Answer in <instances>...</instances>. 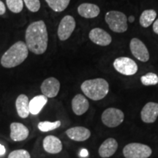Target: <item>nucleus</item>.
I'll return each mask as SVG.
<instances>
[{
  "instance_id": "obj_15",
  "label": "nucleus",
  "mask_w": 158,
  "mask_h": 158,
  "mask_svg": "<svg viewBox=\"0 0 158 158\" xmlns=\"http://www.w3.org/2000/svg\"><path fill=\"white\" fill-rule=\"evenodd\" d=\"M67 136L75 141H85L91 136L90 130L84 127H73L67 130Z\"/></svg>"
},
{
  "instance_id": "obj_29",
  "label": "nucleus",
  "mask_w": 158,
  "mask_h": 158,
  "mask_svg": "<svg viewBox=\"0 0 158 158\" xmlns=\"http://www.w3.org/2000/svg\"><path fill=\"white\" fill-rule=\"evenodd\" d=\"M152 29H153L154 32H155L156 35H158V19L154 21L153 25H152Z\"/></svg>"
},
{
  "instance_id": "obj_26",
  "label": "nucleus",
  "mask_w": 158,
  "mask_h": 158,
  "mask_svg": "<svg viewBox=\"0 0 158 158\" xmlns=\"http://www.w3.org/2000/svg\"><path fill=\"white\" fill-rule=\"evenodd\" d=\"M23 2L27 9L32 13H36L40 8V0H23Z\"/></svg>"
},
{
  "instance_id": "obj_7",
  "label": "nucleus",
  "mask_w": 158,
  "mask_h": 158,
  "mask_svg": "<svg viewBox=\"0 0 158 158\" xmlns=\"http://www.w3.org/2000/svg\"><path fill=\"white\" fill-rule=\"evenodd\" d=\"M124 114L121 110L115 108H108L102 112V123L108 127H116L124 121Z\"/></svg>"
},
{
  "instance_id": "obj_19",
  "label": "nucleus",
  "mask_w": 158,
  "mask_h": 158,
  "mask_svg": "<svg viewBox=\"0 0 158 158\" xmlns=\"http://www.w3.org/2000/svg\"><path fill=\"white\" fill-rule=\"evenodd\" d=\"M15 108L20 117L22 118L28 117L30 114L28 97L23 94H20L15 100Z\"/></svg>"
},
{
  "instance_id": "obj_18",
  "label": "nucleus",
  "mask_w": 158,
  "mask_h": 158,
  "mask_svg": "<svg viewBox=\"0 0 158 158\" xmlns=\"http://www.w3.org/2000/svg\"><path fill=\"white\" fill-rule=\"evenodd\" d=\"M78 13L85 19H94L100 14V9L94 4L83 3L78 7Z\"/></svg>"
},
{
  "instance_id": "obj_11",
  "label": "nucleus",
  "mask_w": 158,
  "mask_h": 158,
  "mask_svg": "<svg viewBox=\"0 0 158 158\" xmlns=\"http://www.w3.org/2000/svg\"><path fill=\"white\" fill-rule=\"evenodd\" d=\"M89 37L92 43L100 46H107L112 42V37L101 28H94L89 33Z\"/></svg>"
},
{
  "instance_id": "obj_8",
  "label": "nucleus",
  "mask_w": 158,
  "mask_h": 158,
  "mask_svg": "<svg viewBox=\"0 0 158 158\" xmlns=\"http://www.w3.org/2000/svg\"><path fill=\"white\" fill-rule=\"evenodd\" d=\"M76 27V20L72 15H67L62 18L59 23L57 35L60 40H67L73 34Z\"/></svg>"
},
{
  "instance_id": "obj_13",
  "label": "nucleus",
  "mask_w": 158,
  "mask_h": 158,
  "mask_svg": "<svg viewBox=\"0 0 158 158\" xmlns=\"http://www.w3.org/2000/svg\"><path fill=\"white\" fill-rule=\"evenodd\" d=\"M10 138L14 141H24L28 138L29 130L24 124L20 122H13L10 126Z\"/></svg>"
},
{
  "instance_id": "obj_3",
  "label": "nucleus",
  "mask_w": 158,
  "mask_h": 158,
  "mask_svg": "<svg viewBox=\"0 0 158 158\" xmlns=\"http://www.w3.org/2000/svg\"><path fill=\"white\" fill-rule=\"evenodd\" d=\"M83 93L92 100L103 99L109 92V84L103 78H94L86 80L81 86Z\"/></svg>"
},
{
  "instance_id": "obj_28",
  "label": "nucleus",
  "mask_w": 158,
  "mask_h": 158,
  "mask_svg": "<svg viewBox=\"0 0 158 158\" xmlns=\"http://www.w3.org/2000/svg\"><path fill=\"white\" fill-rule=\"evenodd\" d=\"M6 12V7H5V5L4 4L2 1L0 0V15H4Z\"/></svg>"
},
{
  "instance_id": "obj_2",
  "label": "nucleus",
  "mask_w": 158,
  "mask_h": 158,
  "mask_svg": "<svg viewBox=\"0 0 158 158\" xmlns=\"http://www.w3.org/2000/svg\"><path fill=\"white\" fill-rule=\"evenodd\" d=\"M29 49L23 41H18L4 53L1 59V64L5 68L19 66L27 58Z\"/></svg>"
},
{
  "instance_id": "obj_22",
  "label": "nucleus",
  "mask_w": 158,
  "mask_h": 158,
  "mask_svg": "<svg viewBox=\"0 0 158 158\" xmlns=\"http://www.w3.org/2000/svg\"><path fill=\"white\" fill-rule=\"evenodd\" d=\"M51 9L55 12L64 11L70 4V0H45Z\"/></svg>"
},
{
  "instance_id": "obj_25",
  "label": "nucleus",
  "mask_w": 158,
  "mask_h": 158,
  "mask_svg": "<svg viewBox=\"0 0 158 158\" xmlns=\"http://www.w3.org/2000/svg\"><path fill=\"white\" fill-rule=\"evenodd\" d=\"M9 10L14 13H19L23 8V0H6Z\"/></svg>"
},
{
  "instance_id": "obj_32",
  "label": "nucleus",
  "mask_w": 158,
  "mask_h": 158,
  "mask_svg": "<svg viewBox=\"0 0 158 158\" xmlns=\"http://www.w3.org/2000/svg\"><path fill=\"white\" fill-rule=\"evenodd\" d=\"M128 20H129V22L133 23V21H134V17L133 16V15H131V16L129 17V19H128Z\"/></svg>"
},
{
  "instance_id": "obj_12",
  "label": "nucleus",
  "mask_w": 158,
  "mask_h": 158,
  "mask_svg": "<svg viewBox=\"0 0 158 158\" xmlns=\"http://www.w3.org/2000/svg\"><path fill=\"white\" fill-rule=\"evenodd\" d=\"M142 121L145 123H153L158 117V103L148 102L143 106L141 111Z\"/></svg>"
},
{
  "instance_id": "obj_16",
  "label": "nucleus",
  "mask_w": 158,
  "mask_h": 158,
  "mask_svg": "<svg viewBox=\"0 0 158 158\" xmlns=\"http://www.w3.org/2000/svg\"><path fill=\"white\" fill-rule=\"evenodd\" d=\"M43 149L49 154H58L62 150V143L54 135H48L43 142Z\"/></svg>"
},
{
  "instance_id": "obj_10",
  "label": "nucleus",
  "mask_w": 158,
  "mask_h": 158,
  "mask_svg": "<svg viewBox=\"0 0 158 158\" xmlns=\"http://www.w3.org/2000/svg\"><path fill=\"white\" fill-rule=\"evenodd\" d=\"M40 89L43 95L48 98H54L59 94L60 82L54 77H50L43 81L40 86Z\"/></svg>"
},
{
  "instance_id": "obj_6",
  "label": "nucleus",
  "mask_w": 158,
  "mask_h": 158,
  "mask_svg": "<svg viewBox=\"0 0 158 158\" xmlns=\"http://www.w3.org/2000/svg\"><path fill=\"white\" fill-rule=\"evenodd\" d=\"M113 65L117 72L124 76H133L138 70L136 62L129 57H118L114 61Z\"/></svg>"
},
{
  "instance_id": "obj_27",
  "label": "nucleus",
  "mask_w": 158,
  "mask_h": 158,
  "mask_svg": "<svg viewBox=\"0 0 158 158\" xmlns=\"http://www.w3.org/2000/svg\"><path fill=\"white\" fill-rule=\"evenodd\" d=\"M7 158H31V155L27 150L16 149L11 152Z\"/></svg>"
},
{
  "instance_id": "obj_9",
  "label": "nucleus",
  "mask_w": 158,
  "mask_h": 158,
  "mask_svg": "<svg viewBox=\"0 0 158 158\" xmlns=\"http://www.w3.org/2000/svg\"><path fill=\"white\" fill-rule=\"evenodd\" d=\"M130 49L132 54L138 60L147 62L149 59V53L146 45L141 40L133 38L130 43Z\"/></svg>"
},
{
  "instance_id": "obj_21",
  "label": "nucleus",
  "mask_w": 158,
  "mask_h": 158,
  "mask_svg": "<svg viewBox=\"0 0 158 158\" xmlns=\"http://www.w3.org/2000/svg\"><path fill=\"white\" fill-rule=\"evenodd\" d=\"M157 17V12L155 10L149 9L143 11L139 18L140 25L143 28H148L150 27Z\"/></svg>"
},
{
  "instance_id": "obj_17",
  "label": "nucleus",
  "mask_w": 158,
  "mask_h": 158,
  "mask_svg": "<svg viewBox=\"0 0 158 158\" xmlns=\"http://www.w3.org/2000/svg\"><path fill=\"white\" fill-rule=\"evenodd\" d=\"M117 148V141L113 138H108L102 142V143L99 148V155L102 158H108L115 154Z\"/></svg>"
},
{
  "instance_id": "obj_30",
  "label": "nucleus",
  "mask_w": 158,
  "mask_h": 158,
  "mask_svg": "<svg viewBox=\"0 0 158 158\" xmlns=\"http://www.w3.org/2000/svg\"><path fill=\"white\" fill-rule=\"evenodd\" d=\"M88 155H89V152L87 149H81V152H80L81 157H88Z\"/></svg>"
},
{
  "instance_id": "obj_5",
  "label": "nucleus",
  "mask_w": 158,
  "mask_h": 158,
  "mask_svg": "<svg viewBox=\"0 0 158 158\" xmlns=\"http://www.w3.org/2000/svg\"><path fill=\"white\" fill-rule=\"evenodd\" d=\"M152 153V151L149 146L140 143H128L123 149L125 158H148Z\"/></svg>"
},
{
  "instance_id": "obj_31",
  "label": "nucleus",
  "mask_w": 158,
  "mask_h": 158,
  "mask_svg": "<svg viewBox=\"0 0 158 158\" xmlns=\"http://www.w3.org/2000/svg\"><path fill=\"white\" fill-rule=\"evenodd\" d=\"M6 153V149L3 145L0 144V156L4 155Z\"/></svg>"
},
{
  "instance_id": "obj_1",
  "label": "nucleus",
  "mask_w": 158,
  "mask_h": 158,
  "mask_svg": "<svg viewBox=\"0 0 158 158\" xmlns=\"http://www.w3.org/2000/svg\"><path fill=\"white\" fill-rule=\"evenodd\" d=\"M26 45L31 52L37 55L44 54L48 48V35L43 21H37L29 25L25 34Z\"/></svg>"
},
{
  "instance_id": "obj_24",
  "label": "nucleus",
  "mask_w": 158,
  "mask_h": 158,
  "mask_svg": "<svg viewBox=\"0 0 158 158\" xmlns=\"http://www.w3.org/2000/svg\"><path fill=\"white\" fill-rule=\"evenodd\" d=\"M141 81L144 86H153L158 84V76L154 73H148L141 76Z\"/></svg>"
},
{
  "instance_id": "obj_14",
  "label": "nucleus",
  "mask_w": 158,
  "mask_h": 158,
  "mask_svg": "<svg viewBox=\"0 0 158 158\" xmlns=\"http://www.w3.org/2000/svg\"><path fill=\"white\" fill-rule=\"evenodd\" d=\"M89 108V102L86 97L78 94L72 100V109L77 116H81L87 111Z\"/></svg>"
},
{
  "instance_id": "obj_20",
  "label": "nucleus",
  "mask_w": 158,
  "mask_h": 158,
  "mask_svg": "<svg viewBox=\"0 0 158 158\" xmlns=\"http://www.w3.org/2000/svg\"><path fill=\"white\" fill-rule=\"evenodd\" d=\"M48 102V98L43 94L35 96L29 101V111L32 115H37Z\"/></svg>"
},
{
  "instance_id": "obj_23",
  "label": "nucleus",
  "mask_w": 158,
  "mask_h": 158,
  "mask_svg": "<svg viewBox=\"0 0 158 158\" xmlns=\"http://www.w3.org/2000/svg\"><path fill=\"white\" fill-rule=\"evenodd\" d=\"M61 122L60 121H56V122H48V121H44L40 122L38 123V129L40 130L41 132H49L51 130H54L59 128L61 126Z\"/></svg>"
},
{
  "instance_id": "obj_4",
  "label": "nucleus",
  "mask_w": 158,
  "mask_h": 158,
  "mask_svg": "<svg viewBox=\"0 0 158 158\" xmlns=\"http://www.w3.org/2000/svg\"><path fill=\"white\" fill-rule=\"evenodd\" d=\"M105 21L110 30L116 33L125 32L128 29L127 17L124 13L117 10H110L106 13Z\"/></svg>"
}]
</instances>
